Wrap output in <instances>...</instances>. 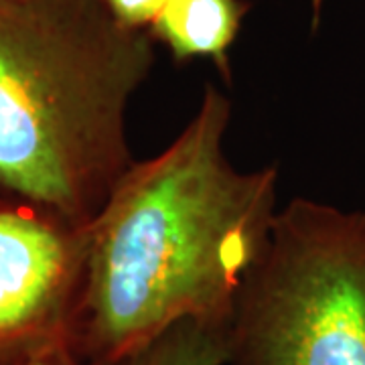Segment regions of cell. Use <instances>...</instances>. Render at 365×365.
Instances as JSON below:
<instances>
[{
	"mask_svg": "<svg viewBox=\"0 0 365 365\" xmlns=\"http://www.w3.org/2000/svg\"><path fill=\"white\" fill-rule=\"evenodd\" d=\"M230 116L207 86L181 134L134 160L91 220L79 361L118 365L182 319H230L278 211L276 167L240 170L225 155Z\"/></svg>",
	"mask_w": 365,
	"mask_h": 365,
	"instance_id": "cell-1",
	"label": "cell"
},
{
	"mask_svg": "<svg viewBox=\"0 0 365 365\" xmlns=\"http://www.w3.org/2000/svg\"><path fill=\"white\" fill-rule=\"evenodd\" d=\"M155 39L106 0H0V193L88 225L134 158Z\"/></svg>",
	"mask_w": 365,
	"mask_h": 365,
	"instance_id": "cell-2",
	"label": "cell"
},
{
	"mask_svg": "<svg viewBox=\"0 0 365 365\" xmlns=\"http://www.w3.org/2000/svg\"><path fill=\"white\" fill-rule=\"evenodd\" d=\"M223 365H365V211L297 197L227 319Z\"/></svg>",
	"mask_w": 365,
	"mask_h": 365,
	"instance_id": "cell-3",
	"label": "cell"
},
{
	"mask_svg": "<svg viewBox=\"0 0 365 365\" xmlns=\"http://www.w3.org/2000/svg\"><path fill=\"white\" fill-rule=\"evenodd\" d=\"M90 223L0 193V365L69 349Z\"/></svg>",
	"mask_w": 365,
	"mask_h": 365,
	"instance_id": "cell-4",
	"label": "cell"
},
{
	"mask_svg": "<svg viewBox=\"0 0 365 365\" xmlns=\"http://www.w3.org/2000/svg\"><path fill=\"white\" fill-rule=\"evenodd\" d=\"M248 4L242 0H167L148 33L169 47L175 59H211L230 78L227 53Z\"/></svg>",
	"mask_w": 365,
	"mask_h": 365,
	"instance_id": "cell-5",
	"label": "cell"
},
{
	"mask_svg": "<svg viewBox=\"0 0 365 365\" xmlns=\"http://www.w3.org/2000/svg\"><path fill=\"white\" fill-rule=\"evenodd\" d=\"M227 321L182 319L118 365H223Z\"/></svg>",
	"mask_w": 365,
	"mask_h": 365,
	"instance_id": "cell-6",
	"label": "cell"
},
{
	"mask_svg": "<svg viewBox=\"0 0 365 365\" xmlns=\"http://www.w3.org/2000/svg\"><path fill=\"white\" fill-rule=\"evenodd\" d=\"M106 4L120 23L148 31L167 0H106Z\"/></svg>",
	"mask_w": 365,
	"mask_h": 365,
	"instance_id": "cell-7",
	"label": "cell"
},
{
	"mask_svg": "<svg viewBox=\"0 0 365 365\" xmlns=\"http://www.w3.org/2000/svg\"><path fill=\"white\" fill-rule=\"evenodd\" d=\"M21 365H88L83 361H79L78 357L69 349H63V351H55L49 353V355H43V357H37V359H31V361H25Z\"/></svg>",
	"mask_w": 365,
	"mask_h": 365,
	"instance_id": "cell-8",
	"label": "cell"
},
{
	"mask_svg": "<svg viewBox=\"0 0 365 365\" xmlns=\"http://www.w3.org/2000/svg\"><path fill=\"white\" fill-rule=\"evenodd\" d=\"M321 2H323V0H313L314 14H319V11H321Z\"/></svg>",
	"mask_w": 365,
	"mask_h": 365,
	"instance_id": "cell-9",
	"label": "cell"
}]
</instances>
